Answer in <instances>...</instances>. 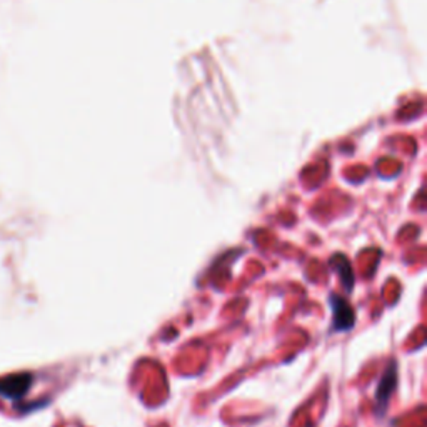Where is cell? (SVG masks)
Here are the masks:
<instances>
[{
    "mask_svg": "<svg viewBox=\"0 0 427 427\" xmlns=\"http://www.w3.org/2000/svg\"><path fill=\"white\" fill-rule=\"evenodd\" d=\"M330 305H332L334 312V329L336 330H347L354 325V312L351 305L341 297L332 296L330 297Z\"/></svg>",
    "mask_w": 427,
    "mask_h": 427,
    "instance_id": "obj_1",
    "label": "cell"
},
{
    "mask_svg": "<svg viewBox=\"0 0 427 427\" xmlns=\"http://www.w3.org/2000/svg\"><path fill=\"white\" fill-rule=\"evenodd\" d=\"M29 387H31V378L25 374L10 376L0 380V394L7 397H20Z\"/></svg>",
    "mask_w": 427,
    "mask_h": 427,
    "instance_id": "obj_2",
    "label": "cell"
},
{
    "mask_svg": "<svg viewBox=\"0 0 427 427\" xmlns=\"http://www.w3.org/2000/svg\"><path fill=\"white\" fill-rule=\"evenodd\" d=\"M396 386V371L394 369H389L386 372V376H384L382 382H380V387L378 391V396H376V399H378L379 408H382L384 404L387 403L389 399V392L392 391Z\"/></svg>",
    "mask_w": 427,
    "mask_h": 427,
    "instance_id": "obj_3",
    "label": "cell"
}]
</instances>
